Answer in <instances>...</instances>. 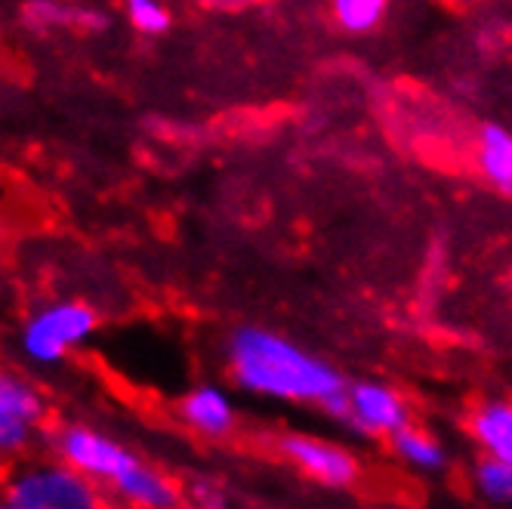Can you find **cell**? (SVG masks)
Wrapping results in <instances>:
<instances>
[{
  "label": "cell",
  "instance_id": "obj_4",
  "mask_svg": "<svg viewBox=\"0 0 512 509\" xmlns=\"http://www.w3.org/2000/svg\"><path fill=\"white\" fill-rule=\"evenodd\" d=\"M99 324V315L93 306L81 300H56L41 309H34L28 321L22 324V355L34 365H59V361L84 346Z\"/></svg>",
  "mask_w": 512,
  "mask_h": 509
},
{
  "label": "cell",
  "instance_id": "obj_3",
  "mask_svg": "<svg viewBox=\"0 0 512 509\" xmlns=\"http://www.w3.org/2000/svg\"><path fill=\"white\" fill-rule=\"evenodd\" d=\"M50 402L25 374L0 368V469L34 454L50 432Z\"/></svg>",
  "mask_w": 512,
  "mask_h": 509
},
{
  "label": "cell",
  "instance_id": "obj_10",
  "mask_svg": "<svg viewBox=\"0 0 512 509\" xmlns=\"http://www.w3.org/2000/svg\"><path fill=\"white\" fill-rule=\"evenodd\" d=\"M22 19L34 28V31H50V28H78V31H105L112 25V16L96 7H71V4H28L22 10Z\"/></svg>",
  "mask_w": 512,
  "mask_h": 509
},
{
  "label": "cell",
  "instance_id": "obj_5",
  "mask_svg": "<svg viewBox=\"0 0 512 509\" xmlns=\"http://www.w3.org/2000/svg\"><path fill=\"white\" fill-rule=\"evenodd\" d=\"M47 445L53 457H59L75 472H81V476L105 488V494L139 460V454L130 451L124 442L112 439L108 432L87 426V423H62L50 429Z\"/></svg>",
  "mask_w": 512,
  "mask_h": 509
},
{
  "label": "cell",
  "instance_id": "obj_6",
  "mask_svg": "<svg viewBox=\"0 0 512 509\" xmlns=\"http://www.w3.org/2000/svg\"><path fill=\"white\" fill-rule=\"evenodd\" d=\"M364 435H392L411 426L408 405L401 395L383 383H355L346 389V417Z\"/></svg>",
  "mask_w": 512,
  "mask_h": 509
},
{
  "label": "cell",
  "instance_id": "obj_9",
  "mask_svg": "<svg viewBox=\"0 0 512 509\" xmlns=\"http://www.w3.org/2000/svg\"><path fill=\"white\" fill-rule=\"evenodd\" d=\"M179 420L207 439H226L235 429V405L226 389L204 383L179 402Z\"/></svg>",
  "mask_w": 512,
  "mask_h": 509
},
{
  "label": "cell",
  "instance_id": "obj_14",
  "mask_svg": "<svg viewBox=\"0 0 512 509\" xmlns=\"http://www.w3.org/2000/svg\"><path fill=\"white\" fill-rule=\"evenodd\" d=\"M334 16L346 31L364 34V31H371V28H377L383 22L386 4H383V0H337Z\"/></svg>",
  "mask_w": 512,
  "mask_h": 509
},
{
  "label": "cell",
  "instance_id": "obj_13",
  "mask_svg": "<svg viewBox=\"0 0 512 509\" xmlns=\"http://www.w3.org/2000/svg\"><path fill=\"white\" fill-rule=\"evenodd\" d=\"M392 448L408 466H417V469H442L445 466V448L438 445L432 435H426L414 426H405L401 432H395Z\"/></svg>",
  "mask_w": 512,
  "mask_h": 509
},
{
  "label": "cell",
  "instance_id": "obj_7",
  "mask_svg": "<svg viewBox=\"0 0 512 509\" xmlns=\"http://www.w3.org/2000/svg\"><path fill=\"white\" fill-rule=\"evenodd\" d=\"M115 506L124 509H182L186 506V491L167 476V472L149 460H136L124 476L108 488Z\"/></svg>",
  "mask_w": 512,
  "mask_h": 509
},
{
  "label": "cell",
  "instance_id": "obj_15",
  "mask_svg": "<svg viewBox=\"0 0 512 509\" xmlns=\"http://www.w3.org/2000/svg\"><path fill=\"white\" fill-rule=\"evenodd\" d=\"M124 16H127L130 28L139 31L142 38H158V34H164L173 22L170 10L164 4H158V0H130L124 7Z\"/></svg>",
  "mask_w": 512,
  "mask_h": 509
},
{
  "label": "cell",
  "instance_id": "obj_11",
  "mask_svg": "<svg viewBox=\"0 0 512 509\" xmlns=\"http://www.w3.org/2000/svg\"><path fill=\"white\" fill-rule=\"evenodd\" d=\"M472 432L479 445L491 454V460L512 466V405L506 402L482 405L472 417Z\"/></svg>",
  "mask_w": 512,
  "mask_h": 509
},
{
  "label": "cell",
  "instance_id": "obj_12",
  "mask_svg": "<svg viewBox=\"0 0 512 509\" xmlns=\"http://www.w3.org/2000/svg\"><path fill=\"white\" fill-rule=\"evenodd\" d=\"M479 167L491 183L503 192H512V136L497 127L485 124L479 133Z\"/></svg>",
  "mask_w": 512,
  "mask_h": 509
},
{
  "label": "cell",
  "instance_id": "obj_2",
  "mask_svg": "<svg viewBox=\"0 0 512 509\" xmlns=\"http://www.w3.org/2000/svg\"><path fill=\"white\" fill-rule=\"evenodd\" d=\"M10 509H118L112 497L53 454H31L0 472Z\"/></svg>",
  "mask_w": 512,
  "mask_h": 509
},
{
  "label": "cell",
  "instance_id": "obj_17",
  "mask_svg": "<svg viewBox=\"0 0 512 509\" xmlns=\"http://www.w3.org/2000/svg\"><path fill=\"white\" fill-rule=\"evenodd\" d=\"M0 509H10V506H7V503H4V497H0Z\"/></svg>",
  "mask_w": 512,
  "mask_h": 509
},
{
  "label": "cell",
  "instance_id": "obj_16",
  "mask_svg": "<svg viewBox=\"0 0 512 509\" xmlns=\"http://www.w3.org/2000/svg\"><path fill=\"white\" fill-rule=\"evenodd\" d=\"M475 485L494 503H512V466L500 460H482L475 466Z\"/></svg>",
  "mask_w": 512,
  "mask_h": 509
},
{
  "label": "cell",
  "instance_id": "obj_18",
  "mask_svg": "<svg viewBox=\"0 0 512 509\" xmlns=\"http://www.w3.org/2000/svg\"><path fill=\"white\" fill-rule=\"evenodd\" d=\"M0 472H4V469H0Z\"/></svg>",
  "mask_w": 512,
  "mask_h": 509
},
{
  "label": "cell",
  "instance_id": "obj_1",
  "mask_svg": "<svg viewBox=\"0 0 512 509\" xmlns=\"http://www.w3.org/2000/svg\"><path fill=\"white\" fill-rule=\"evenodd\" d=\"M229 371L241 389L281 402H315L324 408L346 392L343 377L327 361L266 327H238L229 337Z\"/></svg>",
  "mask_w": 512,
  "mask_h": 509
},
{
  "label": "cell",
  "instance_id": "obj_8",
  "mask_svg": "<svg viewBox=\"0 0 512 509\" xmlns=\"http://www.w3.org/2000/svg\"><path fill=\"white\" fill-rule=\"evenodd\" d=\"M281 451L290 463L300 466L306 476H312L315 482L327 488H349L361 472L358 460L346 448L312 439V435H284Z\"/></svg>",
  "mask_w": 512,
  "mask_h": 509
}]
</instances>
